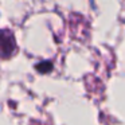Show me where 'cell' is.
<instances>
[{
	"mask_svg": "<svg viewBox=\"0 0 125 125\" xmlns=\"http://www.w3.org/2000/svg\"><path fill=\"white\" fill-rule=\"evenodd\" d=\"M12 49H14V41H12V38L11 36L7 38L6 35L0 34V55L7 57L12 51Z\"/></svg>",
	"mask_w": 125,
	"mask_h": 125,
	"instance_id": "6da1fadb",
	"label": "cell"
},
{
	"mask_svg": "<svg viewBox=\"0 0 125 125\" xmlns=\"http://www.w3.org/2000/svg\"><path fill=\"white\" fill-rule=\"evenodd\" d=\"M52 69V63L51 62H42L39 65H36V70L41 71V73H47V71H51Z\"/></svg>",
	"mask_w": 125,
	"mask_h": 125,
	"instance_id": "7a4b0ae2",
	"label": "cell"
}]
</instances>
